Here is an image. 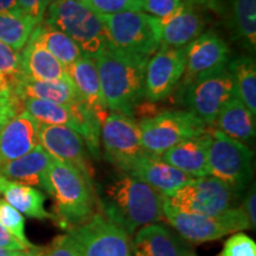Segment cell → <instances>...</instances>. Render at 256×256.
Wrapping results in <instances>:
<instances>
[{
    "mask_svg": "<svg viewBox=\"0 0 256 256\" xmlns=\"http://www.w3.org/2000/svg\"><path fill=\"white\" fill-rule=\"evenodd\" d=\"M220 256H256V243L247 234H232L224 243Z\"/></svg>",
    "mask_w": 256,
    "mask_h": 256,
    "instance_id": "cell-36",
    "label": "cell"
},
{
    "mask_svg": "<svg viewBox=\"0 0 256 256\" xmlns=\"http://www.w3.org/2000/svg\"><path fill=\"white\" fill-rule=\"evenodd\" d=\"M38 140L51 158L78 168L89 179L92 178L86 144L75 130L66 126L40 124Z\"/></svg>",
    "mask_w": 256,
    "mask_h": 256,
    "instance_id": "cell-15",
    "label": "cell"
},
{
    "mask_svg": "<svg viewBox=\"0 0 256 256\" xmlns=\"http://www.w3.org/2000/svg\"><path fill=\"white\" fill-rule=\"evenodd\" d=\"M101 142L106 159L121 172H127L146 153L139 124L120 113H110L102 124Z\"/></svg>",
    "mask_w": 256,
    "mask_h": 256,
    "instance_id": "cell-11",
    "label": "cell"
},
{
    "mask_svg": "<svg viewBox=\"0 0 256 256\" xmlns=\"http://www.w3.org/2000/svg\"><path fill=\"white\" fill-rule=\"evenodd\" d=\"M44 256H83L74 240L68 234L58 235L44 250Z\"/></svg>",
    "mask_w": 256,
    "mask_h": 256,
    "instance_id": "cell-37",
    "label": "cell"
},
{
    "mask_svg": "<svg viewBox=\"0 0 256 256\" xmlns=\"http://www.w3.org/2000/svg\"><path fill=\"white\" fill-rule=\"evenodd\" d=\"M220 14L226 16L234 38L254 54L256 49V0H222Z\"/></svg>",
    "mask_w": 256,
    "mask_h": 256,
    "instance_id": "cell-23",
    "label": "cell"
},
{
    "mask_svg": "<svg viewBox=\"0 0 256 256\" xmlns=\"http://www.w3.org/2000/svg\"><path fill=\"white\" fill-rule=\"evenodd\" d=\"M211 140V132L188 138L166 151L160 158L192 178L206 177Z\"/></svg>",
    "mask_w": 256,
    "mask_h": 256,
    "instance_id": "cell-21",
    "label": "cell"
},
{
    "mask_svg": "<svg viewBox=\"0 0 256 256\" xmlns=\"http://www.w3.org/2000/svg\"><path fill=\"white\" fill-rule=\"evenodd\" d=\"M240 196L218 179L206 176L194 178L164 200L174 209L184 214L200 216H218L235 208Z\"/></svg>",
    "mask_w": 256,
    "mask_h": 256,
    "instance_id": "cell-9",
    "label": "cell"
},
{
    "mask_svg": "<svg viewBox=\"0 0 256 256\" xmlns=\"http://www.w3.org/2000/svg\"><path fill=\"white\" fill-rule=\"evenodd\" d=\"M98 203L102 215L128 236L164 218L162 194L126 172L120 171L102 186Z\"/></svg>",
    "mask_w": 256,
    "mask_h": 256,
    "instance_id": "cell-1",
    "label": "cell"
},
{
    "mask_svg": "<svg viewBox=\"0 0 256 256\" xmlns=\"http://www.w3.org/2000/svg\"><path fill=\"white\" fill-rule=\"evenodd\" d=\"M16 250H8V249L0 248V256H12Z\"/></svg>",
    "mask_w": 256,
    "mask_h": 256,
    "instance_id": "cell-45",
    "label": "cell"
},
{
    "mask_svg": "<svg viewBox=\"0 0 256 256\" xmlns=\"http://www.w3.org/2000/svg\"><path fill=\"white\" fill-rule=\"evenodd\" d=\"M138 124L144 150L156 156L185 139L206 132V124L188 110H166Z\"/></svg>",
    "mask_w": 256,
    "mask_h": 256,
    "instance_id": "cell-8",
    "label": "cell"
},
{
    "mask_svg": "<svg viewBox=\"0 0 256 256\" xmlns=\"http://www.w3.org/2000/svg\"><path fill=\"white\" fill-rule=\"evenodd\" d=\"M31 37L46 48L64 68L84 57L72 38L48 24L42 23L38 25L32 32Z\"/></svg>",
    "mask_w": 256,
    "mask_h": 256,
    "instance_id": "cell-28",
    "label": "cell"
},
{
    "mask_svg": "<svg viewBox=\"0 0 256 256\" xmlns=\"http://www.w3.org/2000/svg\"><path fill=\"white\" fill-rule=\"evenodd\" d=\"M46 191L55 200V222L62 228L72 229L94 215L92 179L72 166L52 159Z\"/></svg>",
    "mask_w": 256,
    "mask_h": 256,
    "instance_id": "cell-3",
    "label": "cell"
},
{
    "mask_svg": "<svg viewBox=\"0 0 256 256\" xmlns=\"http://www.w3.org/2000/svg\"><path fill=\"white\" fill-rule=\"evenodd\" d=\"M188 6V0H142V12L159 19L177 14Z\"/></svg>",
    "mask_w": 256,
    "mask_h": 256,
    "instance_id": "cell-35",
    "label": "cell"
},
{
    "mask_svg": "<svg viewBox=\"0 0 256 256\" xmlns=\"http://www.w3.org/2000/svg\"><path fill=\"white\" fill-rule=\"evenodd\" d=\"M52 0H17L19 10L34 19L38 24H42L44 20V16Z\"/></svg>",
    "mask_w": 256,
    "mask_h": 256,
    "instance_id": "cell-39",
    "label": "cell"
},
{
    "mask_svg": "<svg viewBox=\"0 0 256 256\" xmlns=\"http://www.w3.org/2000/svg\"><path fill=\"white\" fill-rule=\"evenodd\" d=\"M101 92L110 113L132 118L134 108L144 95L146 66L150 58L128 55L107 46L94 58Z\"/></svg>",
    "mask_w": 256,
    "mask_h": 256,
    "instance_id": "cell-2",
    "label": "cell"
},
{
    "mask_svg": "<svg viewBox=\"0 0 256 256\" xmlns=\"http://www.w3.org/2000/svg\"><path fill=\"white\" fill-rule=\"evenodd\" d=\"M98 17L110 49L151 58L160 48L152 16L144 12H124Z\"/></svg>",
    "mask_w": 256,
    "mask_h": 256,
    "instance_id": "cell-6",
    "label": "cell"
},
{
    "mask_svg": "<svg viewBox=\"0 0 256 256\" xmlns=\"http://www.w3.org/2000/svg\"><path fill=\"white\" fill-rule=\"evenodd\" d=\"M37 122L23 110L0 130V165L28 154L40 145Z\"/></svg>",
    "mask_w": 256,
    "mask_h": 256,
    "instance_id": "cell-18",
    "label": "cell"
},
{
    "mask_svg": "<svg viewBox=\"0 0 256 256\" xmlns=\"http://www.w3.org/2000/svg\"><path fill=\"white\" fill-rule=\"evenodd\" d=\"M0 194L22 215L36 220H55L54 214L46 209V196L36 188L8 180L0 176Z\"/></svg>",
    "mask_w": 256,
    "mask_h": 256,
    "instance_id": "cell-25",
    "label": "cell"
},
{
    "mask_svg": "<svg viewBox=\"0 0 256 256\" xmlns=\"http://www.w3.org/2000/svg\"><path fill=\"white\" fill-rule=\"evenodd\" d=\"M211 136L208 176L223 182L240 194L252 182V152L246 144L220 130L211 132Z\"/></svg>",
    "mask_w": 256,
    "mask_h": 256,
    "instance_id": "cell-5",
    "label": "cell"
},
{
    "mask_svg": "<svg viewBox=\"0 0 256 256\" xmlns=\"http://www.w3.org/2000/svg\"><path fill=\"white\" fill-rule=\"evenodd\" d=\"M68 235L83 256H132L127 234L102 214L69 229Z\"/></svg>",
    "mask_w": 256,
    "mask_h": 256,
    "instance_id": "cell-12",
    "label": "cell"
},
{
    "mask_svg": "<svg viewBox=\"0 0 256 256\" xmlns=\"http://www.w3.org/2000/svg\"><path fill=\"white\" fill-rule=\"evenodd\" d=\"M134 256H196L171 230L158 223L140 228L132 242Z\"/></svg>",
    "mask_w": 256,
    "mask_h": 256,
    "instance_id": "cell-20",
    "label": "cell"
},
{
    "mask_svg": "<svg viewBox=\"0 0 256 256\" xmlns=\"http://www.w3.org/2000/svg\"><path fill=\"white\" fill-rule=\"evenodd\" d=\"M0 248L8 250H28L23 243L12 236L2 224H0Z\"/></svg>",
    "mask_w": 256,
    "mask_h": 256,
    "instance_id": "cell-41",
    "label": "cell"
},
{
    "mask_svg": "<svg viewBox=\"0 0 256 256\" xmlns=\"http://www.w3.org/2000/svg\"><path fill=\"white\" fill-rule=\"evenodd\" d=\"M0 75L8 80L14 87V90L16 84L24 78L22 54L2 42H0Z\"/></svg>",
    "mask_w": 256,
    "mask_h": 256,
    "instance_id": "cell-34",
    "label": "cell"
},
{
    "mask_svg": "<svg viewBox=\"0 0 256 256\" xmlns=\"http://www.w3.org/2000/svg\"><path fill=\"white\" fill-rule=\"evenodd\" d=\"M0 92H2V94H14L12 84L10 83L8 78H4L2 75H0Z\"/></svg>",
    "mask_w": 256,
    "mask_h": 256,
    "instance_id": "cell-44",
    "label": "cell"
},
{
    "mask_svg": "<svg viewBox=\"0 0 256 256\" xmlns=\"http://www.w3.org/2000/svg\"><path fill=\"white\" fill-rule=\"evenodd\" d=\"M185 72V48H159L148 60L144 81V96L151 102L171 94Z\"/></svg>",
    "mask_w": 256,
    "mask_h": 256,
    "instance_id": "cell-14",
    "label": "cell"
},
{
    "mask_svg": "<svg viewBox=\"0 0 256 256\" xmlns=\"http://www.w3.org/2000/svg\"><path fill=\"white\" fill-rule=\"evenodd\" d=\"M78 2H81V0H78Z\"/></svg>",
    "mask_w": 256,
    "mask_h": 256,
    "instance_id": "cell-47",
    "label": "cell"
},
{
    "mask_svg": "<svg viewBox=\"0 0 256 256\" xmlns=\"http://www.w3.org/2000/svg\"><path fill=\"white\" fill-rule=\"evenodd\" d=\"M242 210L244 211L246 216L250 224V228H256V194H255V185L249 188L247 194H246L244 200L242 203Z\"/></svg>",
    "mask_w": 256,
    "mask_h": 256,
    "instance_id": "cell-40",
    "label": "cell"
},
{
    "mask_svg": "<svg viewBox=\"0 0 256 256\" xmlns=\"http://www.w3.org/2000/svg\"><path fill=\"white\" fill-rule=\"evenodd\" d=\"M24 110L40 124L66 126L78 132L75 112L72 104L64 106L54 102L26 98L23 101Z\"/></svg>",
    "mask_w": 256,
    "mask_h": 256,
    "instance_id": "cell-30",
    "label": "cell"
},
{
    "mask_svg": "<svg viewBox=\"0 0 256 256\" xmlns=\"http://www.w3.org/2000/svg\"><path fill=\"white\" fill-rule=\"evenodd\" d=\"M232 60L229 46L220 34L206 31L185 46L184 88L194 80L220 72Z\"/></svg>",
    "mask_w": 256,
    "mask_h": 256,
    "instance_id": "cell-13",
    "label": "cell"
},
{
    "mask_svg": "<svg viewBox=\"0 0 256 256\" xmlns=\"http://www.w3.org/2000/svg\"><path fill=\"white\" fill-rule=\"evenodd\" d=\"M2 126H0V130H2Z\"/></svg>",
    "mask_w": 256,
    "mask_h": 256,
    "instance_id": "cell-46",
    "label": "cell"
},
{
    "mask_svg": "<svg viewBox=\"0 0 256 256\" xmlns=\"http://www.w3.org/2000/svg\"><path fill=\"white\" fill-rule=\"evenodd\" d=\"M42 23L62 31L75 42L83 56L94 58L107 48L106 31L100 17L78 0H55Z\"/></svg>",
    "mask_w": 256,
    "mask_h": 256,
    "instance_id": "cell-4",
    "label": "cell"
},
{
    "mask_svg": "<svg viewBox=\"0 0 256 256\" xmlns=\"http://www.w3.org/2000/svg\"><path fill=\"white\" fill-rule=\"evenodd\" d=\"M215 122L220 132L238 140L243 144H250L255 138V115L248 110L247 106L234 96L220 110Z\"/></svg>",
    "mask_w": 256,
    "mask_h": 256,
    "instance_id": "cell-27",
    "label": "cell"
},
{
    "mask_svg": "<svg viewBox=\"0 0 256 256\" xmlns=\"http://www.w3.org/2000/svg\"><path fill=\"white\" fill-rule=\"evenodd\" d=\"M6 12H22L18 8L17 0H0V14Z\"/></svg>",
    "mask_w": 256,
    "mask_h": 256,
    "instance_id": "cell-43",
    "label": "cell"
},
{
    "mask_svg": "<svg viewBox=\"0 0 256 256\" xmlns=\"http://www.w3.org/2000/svg\"><path fill=\"white\" fill-rule=\"evenodd\" d=\"M81 2L98 16L142 12V0H81Z\"/></svg>",
    "mask_w": 256,
    "mask_h": 256,
    "instance_id": "cell-33",
    "label": "cell"
},
{
    "mask_svg": "<svg viewBox=\"0 0 256 256\" xmlns=\"http://www.w3.org/2000/svg\"><path fill=\"white\" fill-rule=\"evenodd\" d=\"M51 162L52 158L38 145L28 154L0 165V176L8 180L46 190Z\"/></svg>",
    "mask_w": 256,
    "mask_h": 256,
    "instance_id": "cell-22",
    "label": "cell"
},
{
    "mask_svg": "<svg viewBox=\"0 0 256 256\" xmlns=\"http://www.w3.org/2000/svg\"><path fill=\"white\" fill-rule=\"evenodd\" d=\"M191 5H200L203 8H208L216 14H220V8H222V0H188Z\"/></svg>",
    "mask_w": 256,
    "mask_h": 256,
    "instance_id": "cell-42",
    "label": "cell"
},
{
    "mask_svg": "<svg viewBox=\"0 0 256 256\" xmlns=\"http://www.w3.org/2000/svg\"><path fill=\"white\" fill-rule=\"evenodd\" d=\"M229 68L235 81L236 96L252 114H256V66L249 56L230 60Z\"/></svg>",
    "mask_w": 256,
    "mask_h": 256,
    "instance_id": "cell-31",
    "label": "cell"
},
{
    "mask_svg": "<svg viewBox=\"0 0 256 256\" xmlns=\"http://www.w3.org/2000/svg\"><path fill=\"white\" fill-rule=\"evenodd\" d=\"M22 107L23 101L17 95L0 92V126L4 127L10 120L17 116L20 113Z\"/></svg>",
    "mask_w": 256,
    "mask_h": 256,
    "instance_id": "cell-38",
    "label": "cell"
},
{
    "mask_svg": "<svg viewBox=\"0 0 256 256\" xmlns=\"http://www.w3.org/2000/svg\"><path fill=\"white\" fill-rule=\"evenodd\" d=\"M234 96H236V88L229 64L220 72L194 80L185 87L188 112L206 124L215 122L220 110Z\"/></svg>",
    "mask_w": 256,
    "mask_h": 256,
    "instance_id": "cell-10",
    "label": "cell"
},
{
    "mask_svg": "<svg viewBox=\"0 0 256 256\" xmlns=\"http://www.w3.org/2000/svg\"><path fill=\"white\" fill-rule=\"evenodd\" d=\"M52 2H55V0H52Z\"/></svg>",
    "mask_w": 256,
    "mask_h": 256,
    "instance_id": "cell-48",
    "label": "cell"
},
{
    "mask_svg": "<svg viewBox=\"0 0 256 256\" xmlns=\"http://www.w3.org/2000/svg\"><path fill=\"white\" fill-rule=\"evenodd\" d=\"M126 174L142 180L164 197L172 196L194 179L150 153L140 156Z\"/></svg>",
    "mask_w": 256,
    "mask_h": 256,
    "instance_id": "cell-16",
    "label": "cell"
},
{
    "mask_svg": "<svg viewBox=\"0 0 256 256\" xmlns=\"http://www.w3.org/2000/svg\"><path fill=\"white\" fill-rule=\"evenodd\" d=\"M152 18L160 48L182 49L196 40L206 28L203 14L196 11L192 5L171 17Z\"/></svg>",
    "mask_w": 256,
    "mask_h": 256,
    "instance_id": "cell-17",
    "label": "cell"
},
{
    "mask_svg": "<svg viewBox=\"0 0 256 256\" xmlns=\"http://www.w3.org/2000/svg\"><path fill=\"white\" fill-rule=\"evenodd\" d=\"M14 92L22 101L34 98L64 106L82 101L78 89L69 78L58 81H34L23 78L16 84Z\"/></svg>",
    "mask_w": 256,
    "mask_h": 256,
    "instance_id": "cell-24",
    "label": "cell"
},
{
    "mask_svg": "<svg viewBox=\"0 0 256 256\" xmlns=\"http://www.w3.org/2000/svg\"><path fill=\"white\" fill-rule=\"evenodd\" d=\"M66 72L78 89L81 100L96 115L102 126L110 113L102 96L95 60L89 57H82L72 66H66Z\"/></svg>",
    "mask_w": 256,
    "mask_h": 256,
    "instance_id": "cell-19",
    "label": "cell"
},
{
    "mask_svg": "<svg viewBox=\"0 0 256 256\" xmlns=\"http://www.w3.org/2000/svg\"><path fill=\"white\" fill-rule=\"evenodd\" d=\"M22 66L24 78L34 81H58L68 78L66 68L32 37L22 52Z\"/></svg>",
    "mask_w": 256,
    "mask_h": 256,
    "instance_id": "cell-26",
    "label": "cell"
},
{
    "mask_svg": "<svg viewBox=\"0 0 256 256\" xmlns=\"http://www.w3.org/2000/svg\"><path fill=\"white\" fill-rule=\"evenodd\" d=\"M38 25L24 12L0 14V42L16 51L23 50Z\"/></svg>",
    "mask_w": 256,
    "mask_h": 256,
    "instance_id": "cell-29",
    "label": "cell"
},
{
    "mask_svg": "<svg viewBox=\"0 0 256 256\" xmlns=\"http://www.w3.org/2000/svg\"><path fill=\"white\" fill-rule=\"evenodd\" d=\"M0 224L8 232L14 236L19 242L23 243L28 250L36 249L32 243L28 241L25 234V218L19 211L11 206L8 202L0 198Z\"/></svg>",
    "mask_w": 256,
    "mask_h": 256,
    "instance_id": "cell-32",
    "label": "cell"
},
{
    "mask_svg": "<svg viewBox=\"0 0 256 256\" xmlns=\"http://www.w3.org/2000/svg\"><path fill=\"white\" fill-rule=\"evenodd\" d=\"M162 215L182 238L194 243L216 241L223 236L252 229L241 206L232 208L218 216L190 215L171 208L162 198Z\"/></svg>",
    "mask_w": 256,
    "mask_h": 256,
    "instance_id": "cell-7",
    "label": "cell"
}]
</instances>
